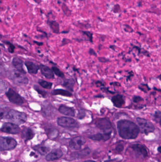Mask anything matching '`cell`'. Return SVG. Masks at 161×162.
I'll list each match as a JSON object with an SVG mask.
<instances>
[{
	"label": "cell",
	"instance_id": "1",
	"mask_svg": "<svg viewBox=\"0 0 161 162\" xmlns=\"http://www.w3.org/2000/svg\"><path fill=\"white\" fill-rule=\"evenodd\" d=\"M117 129L119 136L125 139L137 138L140 133V127L132 121L121 119L117 123Z\"/></svg>",
	"mask_w": 161,
	"mask_h": 162
},
{
	"label": "cell",
	"instance_id": "2",
	"mask_svg": "<svg viewBox=\"0 0 161 162\" xmlns=\"http://www.w3.org/2000/svg\"><path fill=\"white\" fill-rule=\"evenodd\" d=\"M5 118L17 125L22 124L27 121V116L25 113L16 110H11L6 115Z\"/></svg>",
	"mask_w": 161,
	"mask_h": 162
},
{
	"label": "cell",
	"instance_id": "3",
	"mask_svg": "<svg viewBox=\"0 0 161 162\" xmlns=\"http://www.w3.org/2000/svg\"><path fill=\"white\" fill-rule=\"evenodd\" d=\"M10 78L14 83L19 85H25L28 83V79L25 74L17 71L13 70L10 75Z\"/></svg>",
	"mask_w": 161,
	"mask_h": 162
},
{
	"label": "cell",
	"instance_id": "4",
	"mask_svg": "<svg viewBox=\"0 0 161 162\" xmlns=\"http://www.w3.org/2000/svg\"><path fill=\"white\" fill-rule=\"evenodd\" d=\"M137 121L138 123L140 130L144 134H148L153 132L155 127L152 122L147 119L141 118H137Z\"/></svg>",
	"mask_w": 161,
	"mask_h": 162
},
{
	"label": "cell",
	"instance_id": "5",
	"mask_svg": "<svg viewBox=\"0 0 161 162\" xmlns=\"http://www.w3.org/2000/svg\"><path fill=\"white\" fill-rule=\"evenodd\" d=\"M17 145L15 139L11 137H1L0 150L1 151L11 150L15 148Z\"/></svg>",
	"mask_w": 161,
	"mask_h": 162
},
{
	"label": "cell",
	"instance_id": "6",
	"mask_svg": "<svg viewBox=\"0 0 161 162\" xmlns=\"http://www.w3.org/2000/svg\"><path fill=\"white\" fill-rule=\"evenodd\" d=\"M57 123L60 127L65 128H78L79 124L73 118L67 117H61L58 118Z\"/></svg>",
	"mask_w": 161,
	"mask_h": 162
},
{
	"label": "cell",
	"instance_id": "7",
	"mask_svg": "<svg viewBox=\"0 0 161 162\" xmlns=\"http://www.w3.org/2000/svg\"><path fill=\"white\" fill-rule=\"evenodd\" d=\"M5 94L9 102L14 104L21 105L24 103L23 98L12 89H9Z\"/></svg>",
	"mask_w": 161,
	"mask_h": 162
},
{
	"label": "cell",
	"instance_id": "8",
	"mask_svg": "<svg viewBox=\"0 0 161 162\" xmlns=\"http://www.w3.org/2000/svg\"><path fill=\"white\" fill-rule=\"evenodd\" d=\"M1 130L3 132L8 134H17L20 132V128L18 125L11 122H5L1 126Z\"/></svg>",
	"mask_w": 161,
	"mask_h": 162
},
{
	"label": "cell",
	"instance_id": "9",
	"mask_svg": "<svg viewBox=\"0 0 161 162\" xmlns=\"http://www.w3.org/2000/svg\"><path fill=\"white\" fill-rule=\"evenodd\" d=\"M86 139L81 136H77L71 139L69 146L73 150H79L82 146L86 143Z\"/></svg>",
	"mask_w": 161,
	"mask_h": 162
},
{
	"label": "cell",
	"instance_id": "10",
	"mask_svg": "<svg viewBox=\"0 0 161 162\" xmlns=\"http://www.w3.org/2000/svg\"><path fill=\"white\" fill-rule=\"evenodd\" d=\"M95 125L98 129L103 131L110 130L112 127L111 122L106 118H100L95 122Z\"/></svg>",
	"mask_w": 161,
	"mask_h": 162
},
{
	"label": "cell",
	"instance_id": "11",
	"mask_svg": "<svg viewBox=\"0 0 161 162\" xmlns=\"http://www.w3.org/2000/svg\"><path fill=\"white\" fill-rule=\"evenodd\" d=\"M63 155V152L60 149H55L49 153L46 157V160L48 161H52L58 159Z\"/></svg>",
	"mask_w": 161,
	"mask_h": 162
},
{
	"label": "cell",
	"instance_id": "12",
	"mask_svg": "<svg viewBox=\"0 0 161 162\" xmlns=\"http://www.w3.org/2000/svg\"><path fill=\"white\" fill-rule=\"evenodd\" d=\"M58 110L61 114L70 117H75V115L74 108L64 105H61L58 108Z\"/></svg>",
	"mask_w": 161,
	"mask_h": 162
},
{
	"label": "cell",
	"instance_id": "13",
	"mask_svg": "<svg viewBox=\"0 0 161 162\" xmlns=\"http://www.w3.org/2000/svg\"><path fill=\"white\" fill-rule=\"evenodd\" d=\"M40 69L42 75L47 79H53L54 77V72L47 66L41 64Z\"/></svg>",
	"mask_w": 161,
	"mask_h": 162
},
{
	"label": "cell",
	"instance_id": "14",
	"mask_svg": "<svg viewBox=\"0 0 161 162\" xmlns=\"http://www.w3.org/2000/svg\"><path fill=\"white\" fill-rule=\"evenodd\" d=\"M12 66L15 68L16 70L23 73L26 74V72L23 69V62L21 59L17 57H14L12 59Z\"/></svg>",
	"mask_w": 161,
	"mask_h": 162
},
{
	"label": "cell",
	"instance_id": "15",
	"mask_svg": "<svg viewBox=\"0 0 161 162\" xmlns=\"http://www.w3.org/2000/svg\"><path fill=\"white\" fill-rule=\"evenodd\" d=\"M111 100L113 105L118 108L122 107L125 104V100H124L123 97L121 94H117L113 96Z\"/></svg>",
	"mask_w": 161,
	"mask_h": 162
},
{
	"label": "cell",
	"instance_id": "16",
	"mask_svg": "<svg viewBox=\"0 0 161 162\" xmlns=\"http://www.w3.org/2000/svg\"><path fill=\"white\" fill-rule=\"evenodd\" d=\"M25 64L26 66L28 72L30 74H36L38 73V70L40 69V66L29 61H25Z\"/></svg>",
	"mask_w": 161,
	"mask_h": 162
},
{
	"label": "cell",
	"instance_id": "17",
	"mask_svg": "<svg viewBox=\"0 0 161 162\" xmlns=\"http://www.w3.org/2000/svg\"><path fill=\"white\" fill-rule=\"evenodd\" d=\"M111 134V132L105 133V134L98 133L90 136V137H89V138L93 140L100 141L103 140L107 141L110 138Z\"/></svg>",
	"mask_w": 161,
	"mask_h": 162
},
{
	"label": "cell",
	"instance_id": "18",
	"mask_svg": "<svg viewBox=\"0 0 161 162\" xmlns=\"http://www.w3.org/2000/svg\"><path fill=\"white\" fill-rule=\"evenodd\" d=\"M131 148L133 149L134 151L137 153L140 154V155H142L143 157H144L148 156V151L146 150V147L143 145L137 144L132 145Z\"/></svg>",
	"mask_w": 161,
	"mask_h": 162
},
{
	"label": "cell",
	"instance_id": "19",
	"mask_svg": "<svg viewBox=\"0 0 161 162\" xmlns=\"http://www.w3.org/2000/svg\"><path fill=\"white\" fill-rule=\"evenodd\" d=\"M46 23L48 25L51 31L55 34H60V24L55 20H47Z\"/></svg>",
	"mask_w": 161,
	"mask_h": 162
},
{
	"label": "cell",
	"instance_id": "20",
	"mask_svg": "<svg viewBox=\"0 0 161 162\" xmlns=\"http://www.w3.org/2000/svg\"><path fill=\"white\" fill-rule=\"evenodd\" d=\"M22 136L25 140H28L32 139L34 137L35 134L31 129L29 127H25L22 131Z\"/></svg>",
	"mask_w": 161,
	"mask_h": 162
},
{
	"label": "cell",
	"instance_id": "21",
	"mask_svg": "<svg viewBox=\"0 0 161 162\" xmlns=\"http://www.w3.org/2000/svg\"><path fill=\"white\" fill-rule=\"evenodd\" d=\"M90 152L91 151H90V149L86 148L80 151L74 152L72 154H71V156L74 158H83L90 154Z\"/></svg>",
	"mask_w": 161,
	"mask_h": 162
},
{
	"label": "cell",
	"instance_id": "22",
	"mask_svg": "<svg viewBox=\"0 0 161 162\" xmlns=\"http://www.w3.org/2000/svg\"><path fill=\"white\" fill-rule=\"evenodd\" d=\"M75 85V80L72 78H70V79L65 80L62 85L65 88L67 89L68 90H70V91L73 92Z\"/></svg>",
	"mask_w": 161,
	"mask_h": 162
},
{
	"label": "cell",
	"instance_id": "23",
	"mask_svg": "<svg viewBox=\"0 0 161 162\" xmlns=\"http://www.w3.org/2000/svg\"><path fill=\"white\" fill-rule=\"evenodd\" d=\"M52 94L53 95H60L66 97H71L72 95V94L67 90L61 89H57L53 90L52 92Z\"/></svg>",
	"mask_w": 161,
	"mask_h": 162
},
{
	"label": "cell",
	"instance_id": "24",
	"mask_svg": "<svg viewBox=\"0 0 161 162\" xmlns=\"http://www.w3.org/2000/svg\"><path fill=\"white\" fill-rule=\"evenodd\" d=\"M33 148L42 155H46L50 151V148L46 146H35Z\"/></svg>",
	"mask_w": 161,
	"mask_h": 162
},
{
	"label": "cell",
	"instance_id": "25",
	"mask_svg": "<svg viewBox=\"0 0 161 162\" xmlns=\"http://www.w3.org/2000/svg\"><path fill=\"white\" fill-rule=\"evenodd\" d=\"M39 85L43 87V88L47 89H50L52 88V83L51 82H47L46 81L43 80H39L38 81Z\"/></svg>",
	"mask_w": 161,
	"mask_h": 162
},
{
	"label": "cell",
	"instance_id": "26",
	"mask_svg": "<svg viewBox=\"0 0 161 162\" xmlns=\"http://www.w3.org/2000/svg\"><path fill=\"white\" fill-rule=\"evenodd\" d=\"M61 8H62V11L63 12V14L65 16H67V17H70L71 16L72 12L65 3H63L62 4Z\"/></svg>",
	"mask_w": 161,
	"mask_h": 162
},
{
	"label": "cell",
	"instance_id": "27",
	"mask_svg": "<svg viewBox=\"0 0 161 162\" xmlns=\"http://www.w3.org/2000/svg\"><path fill=\"white\" fill-rule=\"evenodd\" d=\"M153 118L156 122L159 124L161 126V112L158 110L155 111L153 115Z\"/></svg>",
	"mask_w": 161,
	"mask_h": 162
},
{
	"label": "cell",
	"instance_id": "28",
	"mask_svg": "<svg viewBox=\"0 0 161 162\" xmlns=\"http://www.w3.org/2000/svg\"><path fill=\"white\" fill-rule=\"evenodd\" d=\"M34 88L35 91L37 92L39 95H41L43 98H46L47 96V92L44 91V90L41 89V88H40L38 86L35 85L34 86Z\"/></svg>",
	"mask_w": 161,
	"mask_h": 162
},
{
	"label": "cell",
	"instance_id": "29",
	"mask_svg": "<svg viewBox=\"0 0 161 162\" xmlns=\"http://www.w3.org/2000/svg\"><path fill=\"white\" fill-rule=\"evenodd\" d=\"M80 32L83 35H85L87 37L88 40L91 42L93 43V33L89 31H80Z\"/></svg>",
	"mask_w": 161,
	"mask_h": 162
},
{
	"label": "cell",
	"instance_id": "30",
	"mask_svg": "<svg viewBox=\"0 0 161 162\" xmlns=\"http://www.w3.org/2000/svg\"><path fill=\"white\" fill-rule=\"evenodd\" d=\"M52 71L54 72V73L57 75L58 76V77H59L63 78L64 77L65 75L63 74V73L62 72V71H60L59 69L57 68V67H55V66H53L52 68Z\"/></svg>",
	"mask_w": 161,
	"mask_h": 162
},
{
	"label": "cell",
	"instance_id": "31",
	"mask_svg": "<svg viewBox=\"0 0 161 162\" xmlns=\"http://www.w3.org/2000/svg\"><path fill=\"white\" fill-rule=\"evenodd\" d=\"M3 42L6 45L8 46V50L9 53H13L14 52V50H15V47L12 44V43H11L10 42L8 41H3Z\"/></svg>",
	"mask_w": 161,
	"mask_h": 162
},
{
	"label": "cell",
	"instance_id": "32",
	"mask_svg": "<svg viewBox=\"0 0 161 162\" xmlns=\"http://www.w3.org/2000/svg\"><path fill=\"white\" fill-rule=\"evenodd\" d=\"M143 100V99L140 96H134L133 97V101L134 103H138L140 102H142Z\"/></svg>",
	"mask_w": 161,
	"mask_h": 162
},
{
	"label": "cell",
	"instance_id": "33",
	"mask_svg": "<svg viewBox=\"0 0 161 162\" xmlns=\"http://www.w3.org/2000/svg\"><path fill=\"white\" fill-rule=\"evenodd\" d=\"M124 146L121 144H119L116 147V150L118 152H121L123 150Z\"/></svg>",
	"mask_w": 161,
	"mask_h": 162
},
{
	"label": "cell",
	"instance_id": "34",
	"mask_svg": "<svg viewBox=\"0 0 161 162\" xmlns=\"http://www.w3.org/2000/svg\"><path fill=\"white\" fill-rule=\"evenodd\" d=\"M78 26H80V27H85L86 28H90V24H89V23H87V24H84L83 23H80V22H78Z\"/></svg>",
	"mask_w": 161,
	"mask_h": 162
},
{
	"label": "cell",
	"instance_id": "35",
	"mask_svg": "<svg viewBox=\"0 0 161 162\" xmlns=\"http://www.w3.org/2000/svg\"><path fill=\"white\" fill-rule=\"evenodd\" d=\"M85 116H86V113H85V111H79V114H78V118H79V119H82L85 117Z\"/></svg>",
	"mask_w": 161,
	"mask_h": 162
},
{
	"label": "cell",
	"instance_id": "36",
	"mask_svg": "<svg viewBox=\"0 0 161 162\" xmlns=\"http://www.w3.org/2000/svg\"><path fill=\"white\" fill-rule=\"evenodd\" d=\"M71 42V41L68 39H66V38H64L62 40V45H64L67 44H68V43Z\"/></svg>",
	"mask_w": 161,
	"mask_h": 162
},
{
	"label": "cell",
	"instance_id": "37",
	"mask_svg": "<svg viewBox=\"0 0 161 162\" xmlns=\"http://www.w3.org/2000/svg\"><path fill=\"white\" fill-rule=\"evenodd\" d=\"M98 60L100 62H103V63H105V62H109V60L105 58H98Z\"/></svg>",
	"mask_w": 161,
	"mask_h": 162
},
{
	"label": "cell",
	"instance_id": "38",
	"mask_svg": "<svg viewBox=\"0 0 161 162\" xmlns=\"http://www.w3.org/2000/svg\"><path fill=\"white\" fill-rule=\"evenodd\" d=\"M89 54H90V55H93V56H97V54L96 53H95V51H94V50L92 48H90L89 50Z\"/></svg>",
	"mask_w": 161,
	"mask_h": 162
},
{
	"label": "cell",
	"instance_id": "39",
	"mask_svg": "<svg viewBox=\"0 0 161 162\" xmlns=\"http://www.w3.org/2000/svg\"><path fill=\"white\" fill-rule=\"evenodd\" d=\"M121 160L119 159L118 158H117V159L107 160V161H105V162H121Z\"/></svg>",
	"mask_w": 161,
	"mask_h": 162
},
{
	"label": "cell",
	"instance_id": "40",
	"mask_svg": "<svg viewBox=\"0 0 161 162\" xmlns=\"http://www.w3.org/2000/svg\"><path fill=\"white\" fill-rule=\"evenodd\" d=\"M33 42H34V43H35V44L37 45H38V46H41L43 45V43L42 42L36 41H35V40H34Z\"/></svg>",
	"mask_w": 161,
	"mask_h": 162
},
{
	"label": "cell",
	"instance_id": "41",
	"mask_svg": "<svg viewBox=\"0 0 161 162\" xmlns=\"http://www.w3.org/2000/svg\"><path fill=\"white\" fill-rule=\"evenodd\" d=\"M33 1H35V3H36L38 4H40L42 2L41 0H33Z\"/></svg>",
	"mask_w": 161,
	"mask_h": 162
},
{
	"label": "cell",
	"instance_id": "42",
	"mask_svg": "<svg viewBox=\"0 0 161 162\" xmlns=\"http://www.w3.org/2000/svg\"><path fill=\"white\" fill-rule=\"evenodd\" d=\"M68 32H69V31H63L60 32V33L67 34L68 33Z\"/></svg>",
	"mask_w": 161,
	"mask_h": 162
},
{
	"label": "cell",
	"instance_id": "43",
	"mask_svg": "<svg viewBox=\"0 0 161 162\" xmlns=\"http://www.w3.org/2000/svg\"><path fill=\"white\" fill-rule=\"evenodd\" d=\"M158 151L159 153L161 154V146H159L158 148Z\"/></svg>",
	"mask_w": 161,
	"mask_h": 162
},
{
	"label": "cell",
	"instance_id": "44",
	"mask_svg": "<svg viewBox=\"0 0 161 162\" xmlns=\"http://www.w3.org/2000/svg\"><path fill=\"white\" fill-rule=\"evenodd\" d=\"M84 162H95L92 160H87V161H84Z\"/></svg>",
	"mask_w": 161,
	"mask_h": 162
},
{
	"label": "cell",
	"instance_id": "45",
	"mask_svg": "<svg viewBox=\"0 0 161 162\" xmlns=\"http://www.w3.org/2000/svg\"><path fill=\"white\" fill-rule=\"evenodd\" d=\"M157 78H158L159 79L161 80V74L160 75H159L158 77H157Z\"/></svg>",
	"mask_w": 161,
	"mask_h": 162
}]
</instances>
